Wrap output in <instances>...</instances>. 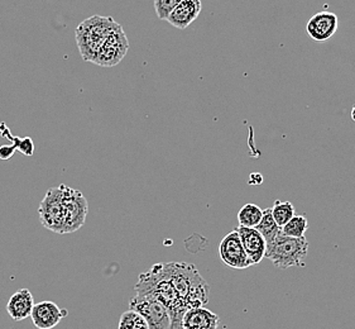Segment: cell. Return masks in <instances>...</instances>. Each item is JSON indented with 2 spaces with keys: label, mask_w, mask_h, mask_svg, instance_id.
Instances as JSON below:
<instances>
[{
  "label": "cell",
  "mask_w": 355,
  "mask_h": 329,
  "mask_svg": "<svg viewBox=\"0 0 355 329\" xmlns=\"http://www.w3.org/2000/svg\"><path fill=\"white\" fill-rule=\"evenodd\" d=\"M350 117H352V121L355 123V106H353V108H352V115H350Z\"/></svg>",
  "instance_id": "cell-25"
},
{
  "label": "cell",
  "mask_w": 355,
  "mask_h": 329,
  "mask_svg": "<svg viewBox=\"0 0 355 329\" xmlns=\"http://www.w3.org/2000/svg\"><path fill=\"white\" fill-rule=\"evenodd\" d=\"M220 324V318L205 307L187 309L184 319V329H218Z\"/></svg>",
  "instance_id": "cell-14"
},
{
  "label": "cell",
  "mask_w": 355,
  "mask_h": 329,
  "mask_svg": "<svg viewBox=\"0 0 355 329\" xmlns=\"http://www.w3.org/2000/svg\"><path fill=\"white\" fill-rule=\"evenodd\" d=\"M182 0H155V10L159 19L166 21L167 17L173 12Z\"/></svg>",
  "instance_id": "cell-21"
},
{
  "label": "cell",
  "mask_w": 355,
  "mask_h": 329,
  "mask_svg": "<svg viewBox=\"0 0 355 329\" xmlns=\"http://www.w3.org/2000/svg\"><path fill=\"white\" fill-rule=\"evenodd\" d=\"M33 307H35V299L32 293L28 289H21L10 296L6 309L13 321L21 322L31 317Z\"/></svg>",
  "instance_id": "cell-15"
},
{
  "label": "cell",
  "mask_w": 355,
  "mask_h": 329,
  "mask_svg": "<svg viewBox=\"0 0 355 329\" xmlns=\"http://www.w3.org/2000/svg\"><path fill=\"white\" fill-rule=\"evenodd\" d=\"M219 256L221 261L235 270L248 269L253 264L250 262L245 251L243 248L241 238L236 230L227 233L219 244Z\"/></svg>",
  "instance_id": "cell-9"
},
{
  "label": "cell",
  "mask_w": 355,
  "mask_h": 329,
  "mask_svg": "<svg viewBox=\"0 0 355 329\" xmlns=\"http://www.w3.org/2000/svg\"><path fill=\"white\" fill-rule=\"evenodd\" d=\"M40 219L44 228L64 235V204L61 186L50 189L38 208Z\"/></svg>",
  "instance_id": "cell-6"
},
{
  "label": "cell",
  "mask_w": 355,
  "mask_h": 329,
  "mask_svg": "<svg viewBox=\"0 0 355 329\" xmlns=\"http://www.w3.org/2000/svg\"><path fill=\"white\" fill-rule=\"evenodd\" d=\"M69 314L66 310L60 308L56 303L50 301H41L35 304L32 309L31 319L38 329H52Z\"/></svg>",
  "instance_id": "cell-11"
},
{
  "label": "cell",
  "mask_w": 355,
  "mask_h": 329,
  "mask_svg": "<svg viewBox=\"0 0 355 329\" xmlns=\"http://www.w3.org/2000/svg\"><path fill=\"white\" fill-rule=\"evenodd\" d=\"M135 289V294L153 298L168 309L171 329H184L182 319L187 309L190 308L180 299L178 293L171 285L170 280L164 273V264H156L152 266L150 271L142 273Z\"/></svg>",
  "instance_id": "cell-1"
},
{
  "label": "cell",
  "mask_w": 355,
  "mask_h": 329,
  "mask_svg": "<svg viewBox=\"0 0 355 329\" xmlns=\"http://www.w3.org/2000/svg\"><path fill=\"white\" fill-rule=\"evenodd\" d=\"M202 9L201 0H182L178 7L173 9L166 21L175 28L186 29L192 22L196 21Z\"/></svg>",
  "instance_id": "cell-13"
},
{
  "label": "cell",
  "mask_w": 355,
  "mask_h": 329,
  "mask_svg": "<svg viewBox=\"0 0 355 329\" xmlns=\"http://www.w3.org/2000/svg\"><path fill=\"white\" fill-rule=\"evenodd\" d=\"M309 253V242L304 238H292L282 235L267 244L266 256L273 265L281 270L291 267H305L306 258Z\"/></svg>",
  "instance_id": "cell-4"
},
{
  "label": "cell",
  "mask_w": 355,
  "mask_h": 329,
  "mask_svg": "<svg viewBox=\"0 0 355 329\" xmlns=\"http://www.w3.org/2000/svg\"><path fill=\"white\" fill-rule=\"evenodd\" d=\"M235 230L239 235L243 248L245 251L250 262L253 265L262 262L263 258L266 256V250H267V242L263 238L262 235L256 228H245L241 226Z\"/></svg>",
  "instance_id": "cell-12"
},
{
  "label": "cell",
  "mask_w": 355,
  "mask_h": 329,
  "mask_svg": "<svg viewBox=\"0 0 355 329\" xmlns=\"http://www.w3.org/2000/svg\"><path fill=\"white\" fill-rule=\"evenodd\" d=\"M263 183V175L259 172H253L249 176V185H261Z\"/></svg>",
  "instance_id": "cell-24"
},
{
  "label": "cell",
  "mask_w": 355,
  "mask_h": 329,
  "mask_svg": "<svg viewBox=\"0 0 355 329\" xmlns=\"http://www.w3.org/2000/svg\"><path fill=\"white\" fill-rule=\"evenodd\" d=\"M129 50L128 37L123 27L114 31L101 44L93 64L101 67H113L125 58Z\"/></svg>",
  "instance_id": "cell-8"
},
{
  "label": "cell",
  "mask_w": 355,
  "mask_h": 329,
  "mask_svg": "<svg viewBox=\"0 0 355 329\" xmlns=\"http://www.w3.org/2000/svg\"><path fill=\"white\" fill-rule=\"evenodd\" d=\"M307 228L309 222L305 215H295L291 221H288L281 228V233L292 238H304Z\"/></svg>",
  "instance_id": "cell-19"
},
{
  "label": "cell",
  "mask_w": 355,
  "mask_h": 329,
  "mask_svg": "<svg viewBox=\"0 0 355 329\" xmlns=\"http://www.w3.org/2000/svg\"><path fill=\"white\" fill-rule=\"evenodd\" d=\"M270 213L278 227L282 228L286 223L295 217V207L290 201H276L275 205L270 208Z\"/></svg>",
  "instance_id": "cell-18"
},
{
  "label": "cell",
  "mask_w": 355,
  "mask_h": 329,
  "mask_svg": "<svg viewBox=\"0 0 355 329\" xmlns=\"http://www.w3.org/2000/svg\"><path fill=\"white\" fill-rule=\"evenodd\" d=\"M121 27L114 18L104 15H93L81 22L75 29V38L83 60L86 62H94L101 44L114 31Z\"/></svg>",
  "instance_id": "cell-3"
},
{
  "label": "cell",
  "mask_w": 355,
  "mask_h": 329,
  "mask_svg": "<svg viewBox=\"0 0 355 329\" xmlns=\"http://www.w3.org/2000/svg\"><path fill=\"white\" fill-rule=\"evenodd\" d=\"M164 270L180 299L189 308L204 307L209 303L210 287L196 266L187 262H168L164 264Z\"/></svg>",
  "instance_id": "cell-2"
},
{
  "label": "cell",
  "mask_w": 355,
  "mask_h": 329,
  "mask_svg": "<svg viewBox=\"0 0 355 329\" xmlns=\"http://www.w3.org/2000/svg\"><path fill=\"white\" fill-rule=\"evenodd\" d=\"M129 307L142 315L150 329H171L170 312L156 299L135 294L130 299Z\"/></svg>",
  "instance_id": "cell-7"
},
{
  "label": "cell",
  "mask_w": 355,
  "mask_h": 329,
  "mask_svg": "<svg viewBox=\"0 0 355 329\" xmlns=\"http://www.w3.org/2000/svg\"><path fill=\"white\" fill-rule=\"evenodd\" d=\"M62 204H64V235L73 233L85 224L89 205L81 192L62 184Z\"/></svg>",
  "instance_id": "cell-5"
},
{
  "label": "cell",
  "mask_w": 355,
  "mask_h": 329,
  "mask_svg": "<svg viewBox=\"0 0 355 329\" xmlns=\"http://www.w3.org/2000/svg\"><path fill=\"white\" fill-rule=\"evenodd\" d=\"M256 229L262 235L267 244H270L278 236L281 228L278 227L277 223L275 222L272 213H270V208L263 210L262 219H261V222L258 223Z\"/></svg>",
  "instance_id": "cell-17"
},
{
  "label": "cell",
  "mask_w": 355,
  "mask_h": 329,
  "mask_svg": "<svg viewBox=\"0 0 355 329\" xmlns=\"http://www.w3.org/2000/svg\"><path fill=\"white\" fill-rule=\"evenodd\" d=\"M338 26H339L338 15L327 10H322L310 18V21L307 22V26H306V31L313 41L325 42L334 36L338 31Z\"/></svg>",
  "instance_id": "cell-10"
},
{
  "label": "cell",
  "mask_w": 355,
  "mask_h": 329,
  "mask_svg": "<svg viewBox=\"0 0 355 329\" xmlns=\"http://www.w3.org/2000/svg\"><path fill=\"white\" fill-rule=\"evenodd\" d=\"M263 217V210L257 204L249 203L241 208L238 213V222L241 227L245 228H256L258 223L261 222Z\"/></svg>",
  "instance_id": "cell-16"
},
{
  "label": "cell",
  "mask_w": 355,
  "mask_h": 329,
  "mask_svg": "<svg viewBox=\"0 0 355 329\" xmlns=\"http://www.w3.org/2000/svg\"><path fill=\"white\" fill-rule=\"evenodd\" d=\"M15 144H4V146H1L0 147V160H3V161H7L9 158H13V155L15 153Z\"/></svg>",
  "instance_id": "cell-23"
},
{
  "label": "cell",
  "mask_w": 355,
  "mask_h": 329,
  "mask_svg": "<svg viewBox=\"0 0 355 329\" xmlns=\"http://www.w3.org/2000/svg\"><path fill=\"white\" fill-rule=\"evenodd\" d=\"M12 144H15L17 151H19L24 156L32 158L35 155V142L31 137L21 138V137L13 136Z\"/></svg>",
  "instance_id": "cell-22"
},
{
  "label": "cell",
  "mask_w": 355,
  "mask_h": 329,
  "mask_svg": "<svg viewBox=\"0 0 355 329\" xmlns=\"http://www.w3.org/2000/svg\"><path fill=\"white\" fill-rule=\"evenodd\" d=\"M118 329H150L148 323L135 310L128 309L119 318Z\"/></svg>",
  "instance_id": "cell-20"
}]
</instances>
